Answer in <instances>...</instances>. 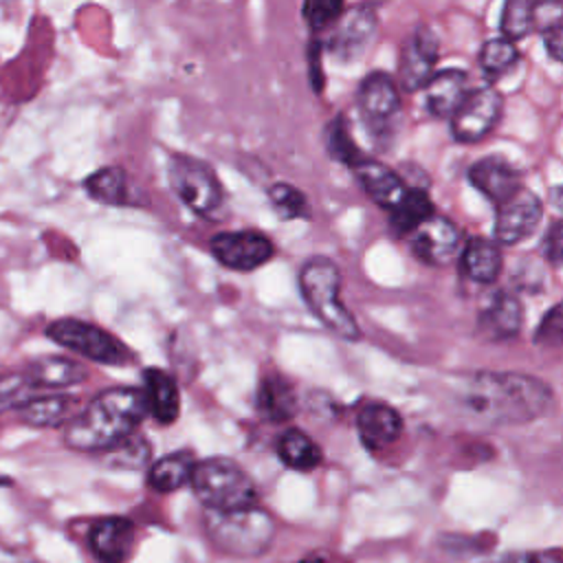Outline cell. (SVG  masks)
<instances>
[{
  "instance_id": "1",
  "label": "cell",
  "mask_w": 563,
  "mask_h": 563,
  "mask_svg": "<svg viewBox=\"0 0 563 563\" xmlns=\"http://www.w3.org/2000/svg\"><path fill=\"white\" fill-rule=\"evenodd\" d=\"M457 405L488 422L521 424L548 411L552 391L543 380L521 372H479L460 387Z\"/></svg>"
},
{
  "instance_id": "2",
  "label": "cell",
  "mask_w": 563,
  "mask_h": 563,
  "mask_svg": "<svg viewBox=\"0 0 563 563\" xmlns=\"http://www.w3.org/2000/svg\"><path fill=\"white\" fill-rule=\"evenodd\" d=\"M145 413L150 411L143 389L108 387L64 427V442L75 451L106 453L130 438Z\"/></svg>"
},
{
  "instance_id": "3",
  "label": "cell",
  "mask_w": 563,
  "mask_h": 563,
  "mask_svg": "<svg viewBox=\"0 0 563 563\" xmlns=\"http://www.w3.org/2000/svg\"><path fill=\"white\" fill-rule=\"evenodd\" d=\"M202 526L216 550L240 559L264 554L273 545L277 532L273 515L260 506L240 510H205Z\"/></svg>"
},
{
  "instance_id": "4",
  "label": "cell",
  "mask_w": 563,
  "mask_h": 563,
  "mask_svg": "<svg viewBox=\"0 0 563 563\" xmlns=\"http://www.w3.org/2000/svg\"><path fill=\"white\" fill-rule=\"evenodd\" d=\"M299 290L310 312L328 330L347 341L361 336L354 314L341 301V273L330 257L314 255L303 262L299 271Z\"/></svg>"
},
{
  "instance_id": "5",
  "label": "cell",
  "mask_w": 563,
  "mask_h": 563,
  "mask_svg": "<svg viewBox=\"0 0 563 563\" xmlns=\"http://www.w3.org/2000/svg\"><path fill=\"white\" fill-rule=\"evenodd\" d=\"M189 484L205 510H240L260 501L251 475L238 462L222 455L198 462Z\"/></svg>"
},
{
  "instance_id": "6",
  "label": "cell",
  "mask_w": 563,
  "mask_h": 563,
  "mask_svg": "<svg viewBox=\"0 0 563 563\" xmlns=\"http://www.w3.org/2000/svg\"><path fill=\"white\" fill-rule=\"evenodd\" d=\"M167 178L172 191L185 202L196 216L218 222L227 213V196L216 172L200 158L176 154L169 158Z\"/></svg>"
},
{
  "instance_id": "7",
  "label": "cell",
  "mask_w": 563,
  "mask_h": 563,
  "mask_svg": "<svg viewBox=\"0 0 563 563\" xmlns=\"http://www.w3.org/2000/svg\"><path fill=\"white\" fill-rule=\"evenodd\" d=\"M46 336L59 347L77 352L101 365H125L132 358L130 350L117 336L81 319H55L46 325Z\"/></svg>"
},
{
  "instance_id": "8",
  "label": "cell",
  "mask_w": 563,
  "mask_h": 563,
  "mask_svg": "<svg viewBox=\"0 0 563 563\" xmlns=\"http://www.w3.org/2000/svg\"><path fill=\"white\" fill-rule=\"evenodd\" d=\"M211 255L231 271H255L275 255L273 242L253 229L222 231L209 240Z\"/></svg>"
},
{
  "instance_id": "9",
  "label": "cell",
  "mask_w": 563,
  "mask_h": 563,
  "mask_svg": "<svg viewBox=\"0 0 563 563\" xmlns=\"http://www.w3.org/2000/svg\"><path fill=\"white\" fill-rule=\"evenodd\" d=\"M504 99L495 88L471 90L460 110L451 117V132L460 143H477L493 132L501 117Z\"/></svg>"
},
{
  "instance_id": "10",
  "label": "cell",
  "mask_w": 563,
  "mask_h": 563,
  "mask_svg": "<svg viewBox=\"0 0 563 563\" xmlns=\"http://www.w3.org/2000/svg\"><path fill=\"white\" fill-rule=\"evenodd\" d=\"M409 242L416 257L431 266L451 264L457 255H462L464 249L460 227L438 213H433L418 229H413L409 233Z\"/></svg>"
},
{
  "instance_id": "11",
  "label": "cell",
  "mask_w": 563,
  "mask_h": 563,
  "mask_svg": "<svg viewBox=\"0 0 563 563\" xmlns=\"http://www.w3.org/2000/svg\"><path fill=\"white\" fill-rule=\"evenodd\" d=\"M543 205L539 196L521 187L510 200L497 207L495 216V238L501 244H517L528 238L541 222Z\"/></svg>"
},
{
  "instance_id": "12",
  "label": "cell",
  "mask_w": 563,
  "mask_h": 563,
  "mask_svg": "<svg viewBox=\"0 0 563 563\" xmlns=\"http://www.w3.org/2000/svg\"><path fill=\"white\" fill-rule=\"evenodd\" d=\"M376 35V15L369 7H352L339 18L336 29L330 37V51L343 59H358Z\"/></svg>"
},
{
  "instance_id": "13",
  "label": "cell",
  "mask_w": 563,
  "mask_h": 563,
  "mask_svg": "<svg viewBox=\"0 0 563 563\" xmlns=\"http://www.w3.org/2000/svg\"><path fill=\"white\" fill-rule=\"evenodd\" d=\"M438 59V40L427 26H420L402 46L400 53V84L405 90H424L431 81L433 66Z\"/></svg>"
},
{
  "instance_id": "14",
  "label": "cell",
  "mask_w": 563,
  "mask_h": 563,
  "mask_svg": "<svg viewBox=\"0 0 563 563\" xmlns=\"http://www.w3.org/2000/svg\"><path fill=\"white\" fill-rule=\"evenodd\" d=\"M88 545L99 563H125L134 548V523L128 517H103L92 523Z\"/></svg>"
},
{
  "instance_id": "15",
  "label": "cell",
  "mask_w": 563,
  "mask_h": 563,
  "mask_svg": "<svg viewBox=\"0 0 563 563\" xmlns=\"http://www.w3.org/2000/svg\"><path fill=\"white\" fill-rule=\"evenodd\" d=\"M358 110L369 125L387 123L400 110V92L385 73L367 75L358 86Z\"/></svg>"
},
{
  "instance_id": "16",
  "label": "cell",
  "mask_w": 563,
  "mask_h": 563,
  "mask_svg": "<svg viewBox=\"0 0 563 563\" xmlns=\"http://www.w3.org/2000/svg\"><path fill=\"white\" fill-rule=\"evenodd\" d=\"M468 180L475 189H479L488 200H493L497 207L510 200L521 189L519 172L508 165L504 158L486 156L477 161L468 169Z\"/></svg>"
},
{
  "instance_id": "17",
  "label": "cell",
  "mask_w": 563,
  "mask_h": 563,
  "mask_svg": "<svg viewBox=\"0 0 563 563\" xmlns=\"http://www.w3.org/2000/svg\"><path fill=\"white\" fill-rule=\"evenodd\" d=\"M352 172L356 174L361 187L365 189V194L383 209H387L389 213L405 200L407 196V187L400 180V176L389 169L387 165L374 161V158H361Z\"/></svg>"
},
{
  "instance_id": "18",
  "label": "cell",
  "mask_w": 563,
  "mask_h": 563,
  "mask_svg": "<svg viewBox=\"0 0 563 563\" xmlns=\"http://www.w3.org/2000/svg\"><path fill=\"white\" fill-rule=\"evenodd\" d=\"M356 429L363 444L372 451L394 444L402 433L400 413L385 402H367L356 416Z\"/></svg>"
},
{
  "instance_id": "19",
  "label": "cell",
  "mask_w": 563,
  "mask_h": 563,
  "mask_svg": "<svg viewBox=\"0 0 563 563\" xmlns=\"http://www.w3.org/2000/svg\"><path fill=\"white\" fill-rule=\"evenodd\" d=\"M468 95H471L468 75L460 68L440 70L424 86L427 108L435 117H453Z\"/></svg>"
},
{
  "instance_id": "20",
  "label": "cell",
  "mask_w": 563,
  "mask_h": 563,
  "mask_svg": "<svg viewBox=\"0 0 563 563\" xmlns=\"http://www.w3.org/2000/svg\"><path fill=\"white\" fill-rule=\"evenodd\" d=\"M81 400L68 394L33 396L22 407H18L20 418L31 427H66L79 411Z\"/></svg>"
},
{
  "instance_id": "21",
  "label": "cell",
  "mask_w": 563,
  "mask_h": 563,
  "mask_svg": "<svg viewBox=\"0 0 563 563\" xmlns=\"http://www.w3.org/2000/svg\"><path fill=\"white\" fill-rule=\"evenodd\" d=\"M143 391L147 398V411L161 424H172L180 413V391L172 374L161 367H147L143 372Z\"/></svg>"
},
{
  "instance_id": "22",
  "label": "cell",
  "mask_w": 563,
  "mask_h": 563,
  "mask_svg": "<svg viewBox=\"0 0 563 563\" xmlns=\"http://www.w3.org/2000/svg\"><path fill=\"white\" fill-rule=\"evenodd\" d=\"M31 385L35 389H62L88 378V372L81 363L68 356H42L24 367Z\"/></svg>"
},
{
  "instance_id": "23",
  "label": "cell",
  "mask_w": 563,
  "mask_h": 563,
  "mask_svg": "<svg viewBox=\"0 0 563 563\" xmlns=\"http://www.w3.org/2000/svg\"><path fill=\"white\" fill-rule=\"evenodd\" d=\"M255 409L271 422H286L297 413V396L292 385L279 374H271L260 380L255 394Z\"/></svg>"
},
{
  "instance_id": "24",
  "label": "cell",
  "mask_w": 563,
  "mask_h": 563,
  "mask_svg": "<svg viewBox=\"0 0 563 563\" xmlns=\"http://www.w3.org/2000/svg\"><path fill=\"white\" fill-rule=\"evenodd\" d=\"M196 460L191 451H174L156 462L150 464L147 468V486L156 493H172L183 488L185 484L191 482Z\"/></svg>"
},
{
  "instance_id": "25",
  "label": "cell",
  "mask_w": 563,
  "mask_h": 563,
  "mask_svg": "<svg viewBox=\"0 0 563 563\" xmlns=\"http://www.w3.org/2000/svg\"><path fill=\"white\" fill-rule=\"evenodd\" d=\"M275 451L284 466H288L292 471H301V473L317 468L323 460L319 444L306 431H301L297 427L286 429L277 438Z\"/></svg>"
},
{
  "instance_id": "26",
  "label": "cell",
  "mask_w": 563,
  "mask_h": 563,
  "mask_svg": "<svg viewBox=\"0 0 563 563\" xmlns=\"http://www.w3.org/2000/svg\"><path fill=\"white\" fill-rule=\"evenodd\" d=\"M464 273L477 284H493L501 271V251L493 240L473 238L462 249Z\"/></svg>"
},
{
  "instance_id": "27",
  "label": "cell",
  "mask_w": 563,
  "mask_h": 563,
  "mask_svg": "<svg viewBox=\"0 0 563 563\" xmlns=\"http://www.w3.org/2000/svg\"><path fill=\"white\" fill-rule=\"evenodd\" d=\"M482 319L493 336H515L523 321L521 301L510 292H497Z\"/></svg>"
},
{
  "instance_id": "28",
  "label": "cell",
  "mask_w": 563,
  "mask_h": 563,
  "mask_svg": "<svg viewBox=\"0 0 563 563\" xmlns=\"http://www.w3.org/2000/svg\"><path fill=\"white\" fill-rule=\"evenodd\" d=\"M84 189L97 202L125 205L128 202V174L119 165L101 167L84 180Z\"/></svg>"
},
{
  "instance_id": "29",
  "label": "cell",
  "mask_w": 563,
  "mask_h": 563,
  "mask_svg": "<svg viewBox=\"0 0 563 563\" xmlns=\"http://www.w3.org/2000/svg\"><path fill=\"white\" fill-rule=\"evenodd\" d=\"M433 216V202L422 189H409L405 200L391 211V227L398 233H411Z\"/></svg>"
},
{
  "instance_id": "30",
  "label": "cell",
  "mask_w": 563,
  "mask_h": 563,
  "mask_svg": "<svg viewBox=\"0 0 563 563\" xmlns=\"http://www.w3.org/2000/svg\"><path fill=\"white\" fill-rule=\"evenodd\" d=\"M268 200L273 205V209L277 211V216H282L284 220H297V218H308L310 216V207L306 196L288 185V183H275L268 187Z\"/></svg>"
},
{
  "instance_id": "31",
  "label": "cell",
  "mask_w": 563,
  "mask_h": 563,
  "mask_svg": "<svg viewBox=\"0 0 563 563\" xmlns=\"http://www.w3.org/2000/svg\"><path fill=\"white\" fill-rule=\"evenodd\" d=\"M150 455L152 446L147 444V440L143 435L132 433L121 444L106 451V462L114 468H141L150 462Z\"/></svg>"
},
{
  "instance_id": "32",
  "label": "cell",
  "mask_w": 563,
  "mask_h": 563,
  "mask_svg": "<svg viewBox=\"0 0 563 563\" xmlns=\"http://www.w3.org/2000/svg\"><path fill=\"white\" fill-rule=\"evenodd\" d=\"M534 24V4H530L528 0H510L506 2L504 11H501V35L508 42L521 40L528 35V31Z\"/></svg>"
},
{
  "instance_id": "33",
  "label": "cell",
  "mask_w": 563,
  "mask_h": 563,
  "mask_svg": "<svg viewBox=\"0 0 563 563\" xmlns=\"http://www.w3.org/2000/svg\"><path fill=\"white\" fill-rule=\"evenodd\" d=\"M325 150H328V154L334 161H341V163H345L350 167H354L361 158H365L358 152V147L354 145V141H352V136L347 132V125H345V121L341 117L330 121L328 128H325Z\"/></svg>"
},
{
  "instance_id": "34",
  "label": "cell",
  "mask_w": 563,
  "mask_h": 563,
  "mask_svg": "<svg viewBox=\"0 0 563 563\" xmlns=\"http://www.w3.org/2000/svg\"><path fill=\"white\" fill-rule=\"evenodd\" d=\"M517 59H519V51L515 42H508L504 37L488 40L479 51V66L488 75H504L517 64Z\"/></svg>"
},
{
  "instance_id": "35",
  "label": "cell",
  "mask_w": 563,
  "mask_h": 563,
  "mask_svg": "<svg viewBox=\"0 0 563 563\" xmlns=\"http://www.w3.org/2000/svg\"><path fill=\"white\" fill-rule=\"evenodd\" d=\"M37 391L26 372H7L0 374V411L9 409V407H22L26 400H31V394Z\"/></svg>"
},
{
  "instance_id": "36",
  "label": "cell",
  "mask_w": 563,
  "mask_h": 563,
  "mask_svg": "<svg viewBox=\"0 0 563 563\" xmlns=\"http://www.w3.org/2000/svg\"><path fill=\"white\" fill-rule=\"evenodd\" d=\"M301 13L312 31H323L339 22V18L345 13V4L339 0H308L303 2Z\"/></svg>"
},
{
  "instance_id": "37",
  "label": "cell",
  "mask_w": 563,
  "mask_h": 563,
  "mask_svg": "<svg viewBox=\"0 0 563 563\" xmlns=\"http://www.w3.org/2000/svg\"><path fill=\"white\" fill-rule=\"evenodd\" d=\"M537 343L539 345H563V303H556L545 312L537 328Z\"/></svg>"
},
{
  "instance_id": "38",
  "label": "cell",
  "mask_w": 563,
  "mask_h": 563,
  "mask_svg": "<svg viewBox=\"0 0 563 563\" xmlns=\"http://www.w3.org/2000/svg\"><path fill=\"white\" fill-rule=\"evenodd\" d=\"M501 563H563V550L550 548V550L517 552V554H508Z\"/></svg>"
},
{
  "instance_id": "39",
  "label": "cell",
  "mask_w": 563,
  "mask_h": 563,
  "mask_svg": "<svg viewBox=\"0 0 563 563\" xmlns=\"http://www.w3.org/2000/svg\"><path fill=\"white\" fill-rule=\"evenodd\" d=\"M543 251L552 264L563 266V220H559L550 227V231L543 240Z\"/></svg>"
},
{
  "instance_id": "40",
  "label": "cell",
  "mask_w": 563,
  "mask_h": 563,
  "mask_svg": "<svg viewBox=\"0 0 563 563\" xmlns=\"http://www.w3.org/2000/svg\"><path fill=\"white\" fill-rule=\"evenodd\" d=\"M534 24L541 29V33L550 26L563 24V7L548 2V4H534Z\"/></svg>"
},
{
  "instance_id": "41",
  "label": "cell",
  "mask_w": 563,
  "mask_h": 563,
  "mask_svg": "<svg viewBox=\"0 0 563 563\" xmlns=\"http://www.w3.org/2000/svg\"><path fill=\"white\" fill-rule=\"evenodd\" d=\"M308 77L314 92H321L323 88V73H321V42L312 40L308 44Z\"/></svg>"
},
{
  "instance_id": "42",
  "label": "cell",
  "mask_w": 563,
  "mask_h": 563,
  "mask_svg": "<svg viewBox=\"0 0 563 563\" xmlns=\"http://www.w3.org/2000/svg\"><path fill=\"white\" fill-rule=\"evenodd\" d=\"M543 44H545L550 57H554L556 62H563V24L545 29L543 31Z\"/></svg>"
},
{
  "instance_id": "43",
  "label": "cell",
  "mask_w": 563,
  "mask_h": 563,
  "mask_svg": "<svg viewBox=\"0 0 563 563\" xmlns=\"http://www.w3.org/2000/svg\"><path fill=\"white\" fill-rule=\"evenodd\" d=\"M299 563H328V561L321 559V556H306V559L299 561Z\"/></svg>"
}]
</instances>
